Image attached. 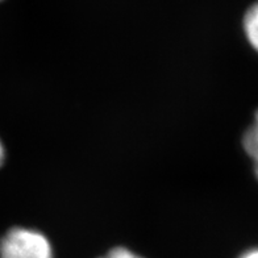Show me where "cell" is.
Wrapping results in <instances>:
<instances>
[{
	"instance_id": "1",
	"label": "cell",
	"mask_w": 258,
	"mask_h": 258,
	"mask_svg": "<svg viewBox=\"0 0 258 258\" xmlns=\"http://www.w3.org/2000/svg\"><path fill=\"white\" fill-rule=\"evenodd\" d=\"M0 258H54V249L38 229L15 227L0 240Z\"/></svg>"
},
{
	"instance_id": "2",
	"label": "cell",
	"mask_w": 258,
	"mask_h": 258,
	"mask_svg": "<svg viewBox=\"0 0 258 258\" xmlns=\"http://www.w3.org/2000/svg\"><path fill=\"white\" fill-rule=\"evenodd\" d=\"M242 28L249 45L258 53V2L246 11L242 21Z\"/></svg>"
},
{
	"instance_id": "3",
	"label": "cell",
	"mask_w": 258,
	"mask_h": 258,
	"mask_svg": "<svg viewBox=\"0 0 258 258\" xmlns=\"http://www.w3.org/2000/svg\"><path fill=\"white\" fill-rule=\"evenodd\" d=\"M242 148L253 162L258 161V109L254 115L253 125L249 126L242 136Z\"/></svg>"
},
{
	"instance_id": "4",
	"label": "cell",
	"mask_w": 258,
	"mask_h": 258,
	"mask_svg": "<svg viewBox=\"0 0 258 258\" xmlns=\"http://www.w3.org/2000/svg\"><path fill=\"white\" fill-rule=\"evenodd\" d=\"M99 258H144V257L143 255L137 254V253H135V251L131 250V249L125 248V246H115V248L111 249L107 254Z\"/></svg>"
},
{
	"instance_id": "5",
	"label": "cell",
	"mask_w": 258,
	"mask_h": 258,
	"mask_svg": "<svg viewBox=\"0 0 258 258\" xmlns=\"http://www.w3.org/2000/svg\"><path fill=\"white\" fill-rule=\"evenodd\" d=\"M238 258H258V248L248 249L242 254L238 255Z\"/></svg>"
},
{
	"instance_id": "6",
	"label": "cell",
	"mask_w": 258,
	"mask_h": 258,
	"mask_svg": "<svg viewBox=\"0 0 258 258\" xmlns=\"http://www.w3.org/2000/svg\"><path fill=\"white\" fill-rule=\"evenodd\" d=\"M4 161H6V148H4L2 140H0V166L3 165Z\"/></svg>"
},
{
	"instance_id": "7",
	"label": "cell",
	"mask_w": 258,
	"mask_h": 258,
	"mask_svg": "<svg viewBox=\"0 0 258 258\" xmlns=\"http://www.w3.org/2000/svg\"><path fill=\"white\" fill-rule=\"evenodd\" d=\"M254 174H255V177H257V179H258V161H255V162H254Z\"/></svg>"
}]
</instances>
